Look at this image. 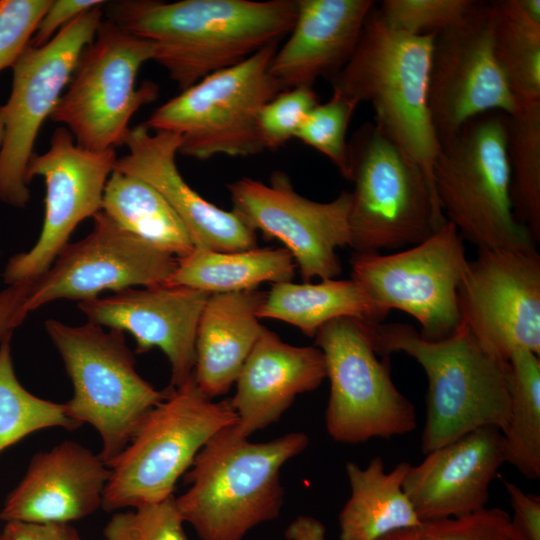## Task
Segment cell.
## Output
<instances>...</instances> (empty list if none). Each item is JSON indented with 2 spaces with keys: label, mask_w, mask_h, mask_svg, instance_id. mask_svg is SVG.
<instances>
[{
  "label": "cell",
  "mask_w": 540,
  "mask_h": 540,
  "mask_svg": "<svg viewBox=\"0 0 540 540\" xmlns=\"http://www.w3.org/2000/svg\"><path fill=\"white\" fill-rule=\"evenodd\" d=\"M297 0H122L107 16L147 40L153 61L185 90L290 33Z\"/></svg>",
  "instance_id": "obj_1"
},
{
  "label": "cell",
  "mask_w": 540,
  "mask_h": 540,
  "mask_svg": "<svg viewBox=\"0 0 540 540\" xmlns=\"http://www.w3.org/2000/svg\"><path fill=\"white\" fill-rule=\"evenodd\" d=\"M233 426L199 451L184 476L189 488L176 497L184 522L201 540H243L253 528L277 518L284 501L281 468L309 444L303 432L253 443Z\"/></svg>",
  "instance_id": "obj_2"
},
{
  "label": "cell",
  "mask_w": 540,
  "mask_h": 540,
  "mask_svg": "<svg viewBox=\"0 0 540 540\" xmlns=\"http://www.w3.org/2000/svg\"><path fill=\"white\" fill-rule=\"evenodd\" d=\"M372 333L381 358L403 352L426 373L424 454L478 428L505 431L510 413L509 363L484 351L463 323L440 340L426 339L405 323L375 324Z\"/></svg>",
  "instance_id": "obj_3"
},
{
  "label": "cell",
  "mask_w": 540,
  "mask_h": 540,
  "mask_svg": "<svg viewBox=\"0 0 540 540\" xmlns=\"http://www.w3.org/2000/svg\"><path fill=\"white\" fill-rule=\"evenodd\" d=\"M374 8L352 56L330 83L334 92L371 104L374 123L419 164L436 197L433 167L440 143L428 105L435 35L392 30Z\"/></svg>",
  "instance_id": "obj_4"
},
{
  "label": "cell",
  "mask_w": 540,
  "mask_h": 540,
  "mask_svg": "<svg viewBox=\"0 0 540 540\" xmlns=\"http://www.w3.org/2000/svg\"><path fill=\"white\" fill-rule=\"evenodd\" d=\"M506 115L492 111L469 120L440 143L434 162L433 184L442 214L478 249L537 246L513 210Z\"/></svg>",
  "instance_id": "obj_5"
},
{
  "label": "cell",
  "mask_w": 540,
  "mask_h": 540,
  "mask_svg": "<svg viewBox=\"0 0 540 540\" xmlns=\"http://www.w3.org/2000/svg\"><path fill=\"white\" fill-rule=\"evenodd\" d=\"M229 400L215 402L193 376L140 421L126 448L110 464L102 508L107 512L158 503L174 495L178 479L204 445L235 425Z\"/></svg>",
  "instance_id": "obj_6"
},
{
  "label": "cell",
  "mask_w": 540,
  "mask_h": 540,
  "mask_svg": "<svg viewBox=\"0 0 540 540\" xmlns=\"http://www.w3.org/2000/svg\"><path fill=\"white\" fill-rule=\"evenodd\" d=\"M349 212L354 252L378 253L417 245L446 219L419 164L375 123L348 141Z\"/></svg>",
  "instance_id": "obj_7"
},
{
  "label": "cell",
  "mask_w": 540,
  "mask_h": 540,
  "mask_svg": "<svg viewBox=\"0 0 540 540\" xmlns=\"http://www.w3.org/2000/svg\"><path fill=\"white\" fill-rule=\"evenodd\" d=\"M45 329L62 357L73 385L68 416L88 423L102 439L100 457L109 467L126 448L145 414L167 396L136 371L121 331L90 322L71 326L55 319Z\"/></svg>",
  "instance_id": "obj_8"
},
{
  "label": "cell",
  "mask_w": 540,
  "mask_h": 540,
  "mask_svg": "<svg viewBox=\"0 0 540 540\" xmlns=\"http://www.w3.org/2000/svg\"><path fill=\"white\" fill-rule=\"evenodd\" d=\"M278 43L219 70L159 106L143 124L180 137L178 154L198 160L216 155L247 157L264 150L261 108L284 91L269 72Z\"/></svg>",
  "instance_id": "obj_9"
},
{
  "label": "cell",
  "mask_w": 540,
  "mask_h": 540,
  "mask_svg": "<svg viewBox=\"0 0 540 540\" xmlns=\"http://www.w3.org/2000/svg\"><path fill=\"white\" fill-rule=\"evenodd\" d=\"M373 325L343 317L326 323L314 336L330 382L326 430L339 443L388 439L417 426L415 407L395 386L389 359L376 353Z\"/></svg>",
  "instance_id": "obj_10"
},
{
  "label": "cell",
  "mask_w": 540,
  "mask_h": 540,
  "mask_svg": "<svg viewBox=\"0 0 540 540\" xmlns=\"http://www.w3.org/2000/svg\"><path fill=\"white\" fill-rule=\"evenodd\" d=\"M152 59L149 41L103 19L50 119L63 124L82 148L107 151L125 145L132 116L158 95L150 82L136 88L141 66Z\"/></svg>",
  "instance_id": "obj_11"
},
{
  "label": "cell",
  "mask_w": 540,
  "mask_h": 540,
  "mask_svg": "<svg viewBox=\"0 0 540 540\" xmlns=\"http://www.w3.org/2000/svg\"><path fill=\"white\" fill-rule=\"evenodd\" d=\"M351 279L380 309L403 311L420 325V335L440 340L461 323L457 289L469 260L463 238L446 221L430 237L406 250L358 253L350 258Z\"/></svg>",
  "instance_id": "obj_12"
},
{
  "label": "cell",
  "mask_w": 540,
  "mask_h": 540,
  "mask_svg": "<svg viewBox=\"0 0 540 540\" xmlns=\"http://www.w3.org/2000/svg\"><path fill=\"white\" fill-rule=\"evenodd\" d=\"M101 6L79 15L45 45H29L12 67L11 93L2 105L0 147V200L10 206L24 207L29 201L26 169L37 135L95 37L103 20Z\"/></svg>",
  "instance_id": "obj_13"
},
{
  "label": "cell",
  "mask_w": 540,
  "mask_h": 540,
  "mask_svg": "<svg viewBox=\"0 0 540 540\" xmlns=\"http://www.w3.org/2000/svg\"><path fill=\"white\" fill-rule=\"evenodd\" d=\"M463 323L491 356L508 362L518 350L540 355V255L478 249L457 289Z\"/></svg>",
  "instance_id": "obj_14"
},
{
  "label": "cell",
  "mask_w": 540,
  "mask_h": 540,
  "mask_svg": "<svg viewBox=\"0 0 540 540\" xmlns=\"http://www.w3.org/2000/svg\"><path fill=\"white\" fill-rule=\"evenodd\" d=\"M227 188L232 211L254 232L284 244L303 282L341 274L337 249L350 245V192L316 202L297 193L281 171L271 175L269 184L244 177Z\"/></svg>",
  "instance_id": "obj_15"
},
{
  "label": "cell",
  "mask_w": 540,
  "mask_h": 540,
  "mask_svg": "<svg viewBox=\"0 0 540 540\" xmlns=\"http://www.w3.org/2000/svg\"><path fill=\"white\" fill-rule=\"evenodd\" d=\"M428 105L439 143L481 114L518 110L494 55L491 2L475 1L460 23L435 35Z\"/></svg>",
  "instance_id": "obj_16"
},
{
  "label": "cell",
  "mask_w": 540,
  "mask_h": 540,
  "mask_svg": "<svg viewBox=\"0 0 540 540\" xmlns=\"http://www.w3.org/2000/svg\"><path fill=\"white\" fill-rule=\"evenodd\" d=\"M117 160L115 150L92 151L77 145L64 126L55 129L49 148L33 154L26 180L44 178L43 225L34 246L11 257L3 273L9 285L32 281L49 269L74 229L101 211L105 186Z\"/></svg>",
  "instance_id": "obj_17"
},
{
  "label": "cell",
  "mask_w": 540,
  "mask_h": 540,
  "mask_svg": "<svg viewBox=\"0 0 540 540\" xmlns=\"http://www.w3.org/2000/svg\"><path fill=\"white\" fill-rule=\"evenodd\" d=\"M93 220L85 238L67 244L49 269L31 281L29 313L57 299L80 302L97 298L104 290L169 282L176 257L122 229L102 211Z\"/></svg>",
  "instance_id": "obj_18"
},
{
  "label": "cell",
  "mask_w": 540,
  "mask_h": 540,
  "mask_svg": "<svg viewBox=\"0 0 540 540\" xmlns=\"http://www.w3.org/2000/svg\"><path fill=\"white\" fill-rule=\"evenodd\" d=\"M209 295L164 283L80 301L78 307L88 322L130 333L137 353L160 349L171 366L168 387L177 388L193 376L196 333Z\"/></svg>",
  "instance_id": "obj_19"
},
{
  "label": "cell",
  "mask_w": 540,
  "mask_h": 540,
  "mask_svg": "<svg viewBox=\"0 0 540 540\" xmlns=\"http://www.w3.org/2000/svg\"><path fill=\"white\" fill-rule=\"evenodd\" d=\"M125 145L128 153L117 158L114 170L153 186L179 217L195 248L231 252L257 247L256 232L238 215L207 201L184 180L176 164L178 135L152 133L141 123L130 129Z\"/></svg>",
  "instance_id": "obj_20"
},
{
  "label": "cell",
  "mask_w": 540,
  "mask_h": 540,
  "mask_svg": "<svg viewBox=\"0 0 540 540\" xmlns=\"http://www.w3.org/2000/svg\"><path fill=\"white\" fill-rule=\"evenodd\" d=\"M410 465L403 489L421 521L462 517L483 508L489 487L505 463L501 430L482 427Z\"/></svg>",
  "instance_id": "obj_21"
},
{
  "label": "cell",
  "mask_w": 540,
  "mask_h": 540,
  "mask_svg": "<svg viewBox=\"0 0 540 540\" xmlns=\"http://www.w3.org/2000/svg\"><path fill=\"white\" fill-rule=\"evenodd\" d=\"M110 468L100 455L66 440L33 456L0 511L4 521L71 523L102 506Z\"/></svg>",
  "instance_id": "obj_22"
},
{
  "label": "cell",
  "mask_w": 540,
  "mask_h": 540,
  "mask_svg": "<svg viewBox=\"0 0 540 540\" xmlns=\"http://www.w3.org/2000/svg\"><path fill=\"white\" fill-rule=\"evenodd\" d=\"M326 378L316 346H294L263 328L235 382L229 400L237 416L235 432L249 438L279 421L295 398L317 389Z\"/></svg>",
  "instance_id": "obj_23"
},
{
  "label": "cell",
  "mask_w": 540,
  "mask_h": 540,
  "mask_svg": "<svg viewBox=\"0 0 540 540\" xmlns=\"http://www.w3.org/2000/svg\"><path fill=\"white\" fill-rule=\"evenodd\" d=\"M372 0H297L294 25L269 68L283 90L329 81L352 56Z\"/></svg>",
  "instance_id": "obj_24"
},
{
  "label": "cell",
  "mask_w": 540,
  "mask_h": 540,
  "mask_svg": "<svg viewBox=\"0 0 540 540\" xmlns=\"http://www.w3.org/2000/svg\"><path fill=\"white\" fill-rule=\"evenodd\" d=\"M266 292L254 289L210 294L195 340L193 378L209 398L225 395L264 326L257 315Z\"/></svg>",
  "instance_id": "obj_25"
},
{
  "label": "cell",
  "mask_w": 540,
  "mask_h": 540,
  "mask_svg": "<svg viewBox=\"0 0 540 540\" xmlns=\"http://www.w3.org/2000/svg\"><path fill=\"white\" fill-rule=\"evenodd\" d=\"M410 465L386 472L378 456L365 468L346 464L351 493L339 515L340 540H378L422 522L403 489Z\"/></svg>",
  "instance_id": "obj_26"
},
{
  "label": "cell",
  "mask_w": 540,
  "mask_h": 540,
  "mask_svg": "<svg viewBox=\"0 0 540 540\" xmlns=\"http://www.w3.org/2000/svg\"><path fill=\"white\" fill-rule=\"evenodd\" d=\"M257 315L259 319L286 322L314 337L323 325L338 318L378 324L388 313L377 307L353 279L334 278L317 283L272 284Z\"/></svg>",
  "instance_id": "obj_27"
},
{
  "label": "cell",
  "mask_w": 540,
  "mask_h": 540,
  "mask_svg": "<svg viewBox=\"0 0 540 540\" xmlns=\"http://www.w3.org/2000/svg\"><path fill=\"white\" fill-rule=\"evenodd\" d=\"M297 269L283 248H259L218 252L194 248L177 259L168 283L209 294L254 290L264 282L291 281Z\"/></svg>",
  "instance_id": "obj_28"
},
{
  "label": "cell",
  "mask_w": 540,
  "mask_h": 540,
  "mask_svg": "<svg viewBox=\"0 0 540 540\" xmlns=\"http://www.w3.org/2000/svg\"><path fill=\"white\" fill-rule=\"evenodd\" d=\"M101 211L122 229L177 259L195 248L164 197L134 176L113 170L105 186Z\"/></svg>",
  "instance_id": "obj_29"
},
{
  "label": "cell",
  "mask_w": 540,
  "mask_h": 540,
  "mask_svg": "<svg viewBox=\"0 0 540 540\" xmlns=\"http://www.w3.org/2000/svg\"><path fill=\"white\" fill-rule=\"evenodd\" d=\"M496 61L518 106L540 103V0L491 2Z\"/></svg>",
  "instance_id": "obj_30"
},
{
  "label": "cell",
  "mask_w": 540,
  "mask_h": 540,
  "mask_svg": "<svg viewBox=\"0 0 540 540\" xmlns=\"http://www.w3.org/2000/svg\"><path fill=\"white\" fill-rule=\"evenodd\" d=\"M510 413L503 434L505 463L529 480L540 478V358L515 351L509 358Z\"/></svg>",
  "instance_id": "obj_31"
},
{
  "label": "cell",
  "mask_w": 540,
  "mask_h": 540,
  "mask_svg": "<svg viewBox=\"0 0 540 540\" xmlns=\"http://www.w3.org/2000/svg\"><path fill=\"white\" fill-rule=\"evenodd\" d=\"M510 192L518 221L540 241V103L506 115Z\"/></svg>",
  "instance_id": "obj_32"
},
{
  "label": "cell",
  "mask_w": 540,
  "mask_h": 540,
  "mask_svg": "<svg viewBox=\"0 0 540 540\" xmlns=\"http://www.w3.org/2000/svg\"><path fill=\"white\" fill-rule=\"evenodd\" d=\"M11 337L0 343V452L42 429L80 427L68 416L65 404L39 398L21 385L13 367Z\"/></svg>",
  "instance_id": "obj_33"
},
{
  "label": "cell",
  "mask_w": 540,
  "mask_h": 540,
  "mask_svg": "<svg viewBox=\"0 0 540 540\" xmlns=\"http://www.w3.org/2000/svg\"><path fill=\"white\" fill-rule=\"evenodd\" d=\"M378 540H526L511 516L499 508H483L462 517L422 521Z\"/></svg>",
  "instance_id": "obj_34"
},
{
  "label": "cell",
  "mask_w": 540,
  "mask_h": 540,
  "mask_svg": "<svg viewBox=\"0 0 540 540\" xmlns=\"http://www.w3.org/2000/svg\"><path fill=\"white\" fill-rule=\"evenodd\" d=\"M359 103L332 92L325 103H318L306 117L295 138L325 155L349 179L348 141L350 120Z\"/></svg>",
  "instance_id": "obj_35"
},
{
  "label": "cell",
  "mask_w": 540,
  "mask_h": 540,
  "mask_svg": "<svg viewBox=\"0 0 540 540\" xmlns=\"http://www.w3.org/2000/svg\"><path fill=\"white\" fill-rule=\"evenodd\" d=\"M474 0H385L374 8L392 30L409 35H436L460 23Z\"/></svg>",
  "instance_id": "obj_36"
},
{
  "label": "cell",
  "mask_w": 540,
  "mask_h": 540,
  "mask_svg": "<svg viewBox=\"0 0 540 540\" xmlns=\"http://www.w3.org/2000/svg\"><path fill=\"white\" fill-rule=\"evenodd\" d=\"M184 523L173 495L158 503L115 512L103 535L105 540H190Z\"/></svg>",
  "instance_id": "obj_37"
},
{
  "label": "cell",
  "mask_w": 540,
  "mask_h": 540,
  "mask_svg": "<svg viewBox=\"0 0 540 540\" xmlns=\"http://www.w3.org/2000/svg\"><path fill=\"white\" fill-rule=\"evenodd\" d=\"M318 103L313 88L306 86L284 90L268 101L259 111L257 119L264 149H277L295 138Z\"/></svg>",
  "instance_id": "obj_38"
},
{
  "label": "cell",
  "mask_w": 540,
  "mask_h": 540,
  "mask_svg": "<svg viewBox=\"0 0 540 540\" xmlns=\"http://www.w3.org/2000/svg\"><path fill=\"white\" fill-rule=\"evenodd\" d=\"M52 0H0V71L27 49Z\"/></svg>",
  "instance_id": "obj_39"
},
{
  "label": "cell",
  "mask_w": 540,
  "mask_h": 540,
  "mask_svg": "<svg viewBox=\"0 0 540 540\" xmlns=\"http://www.w3.org/2000/svg\"><path fill=\"white\" fill-rule=\"evenodd\" d=\"M101 0H52L30 41V46L48 43L62 28L82 13L105 4Z\"/></svg>",
  "instance_id": "obj_40"
},
{
  "label": "cell",
  "mask_w": 540,
  "mask_h": 540,
  "mask_svg": "<svg viewBox=\"0 0 540 540\" xmlns=\"http://www.w3.org/2000/svg\"><path fill=\"white\" fill-rule=\"evenodd\" d=\"M513 510L512 523L526 540H540V497L503 480Z\"/></svg>",
  "instance_id": "obj_41"
},
{
  "label": "cell",
  "mask_w": 540,
  "mask_h": 540,
  "mask_svg": "<svg viewBox=\"0 0 540 540\" xmlns=\"http://www.w3.org/2000/svg\"><path fill=\"white\" fill-rule=\"evenodd\" d=\"M0 540H82L71 523L7 521Z\"/></svg>",
  "instance_id": "obj_42"
},
{
  "label": "cell",
  "mask_w": 540,
  "mask_h": 540,
  "mask_svg": "<svg viewBox=\"0 0 540 540\" xmlns=\"http://www.w3.org/2000/svg\"><path fill=\"white\" fill-rule=\"evenodd\" d=\"M30 288L31 281H24L9 284L0 291V342L12 335L29 314L27 301Z\"/></svg>",
  "instance_id": "obj_43"
},
{
  "label": "cell",
  "mask_w": 540,
  "mask_h": 540,
  "mask_svg": "<svg viewBox=\"0 0 540 540\" xmlns=\"http://www.w3.org/2000/svg\"><path fill=\"white\" fill-rule=\"evenodd\" d=\"M325 531L321 521L301 515L288 525L284 535L287 540H325Z\"/></svg>",
  "instance_id": "obj_44"
},
{
  "label": "cell",
  "mask_w": 540,
  "mask_h": 540,
  "mask_svg": "<svg viewBox=\"0 0 540 540\" xmlns=\"http://www.w3.org/2000/svg\"><path fill=\"white\" fill-rule=\"evenodd\" d=\"M3 131H4V117H3V109L2 106H0V147L3 139Z\"/></svg>",
  "instance_id": "obj_45"
},
{
  "label": "cell",
  "mask_w": 540,
  "mask_h": 540,
  "mask_svg": "<svg viewBox=\"0 0 540 540\" xmlns=\"http://www.w3.org/2000/svg\"><path fill=\"white\" fill-rule=\"evenodd\" d=\"M0 539H1V532H0Z\"/></svg>",
  "instance_id": "obj_46"
}]
</instances>
